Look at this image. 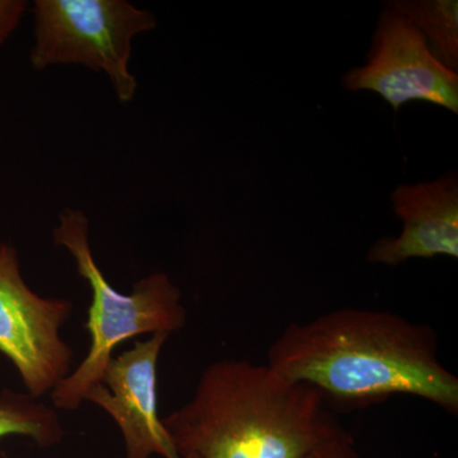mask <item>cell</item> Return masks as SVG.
<instances>
[{"label":"cell","mask_w":458,"mask_h":458,"mask_svg":"<svg viewBox=\"0 0 458 458\" xmlns=\"http://www.w3.org/2000/svg\"><path fill=\"white\" fill-rule=\"evenodd\" d=\"M22 436L42 448L62 441L64 429L50 406L35 403L30 394L5 391L0 396V438Z\"/></svg>","instance_id":"obj_10"},{"label":"cell","mask_w":458,"mask_h":458,"mask_svg":"<svg viewBox=\"0 0 458 458\" xmlns=\"http://www.w3.org/2000/svg\"><path fill=\"white\" fill-rule=\"evenodd\" d=\"M349 90L378 93L394 111L409 101H426L458 113V74L441 64L426 38L403 14L385 8L367 64L343 78Z\"/></svg>","instance_id":"obj_6"},{"label":"cell","mask_w":458,"mask_h":458,"mask_svg":"<svg viewBox=\"0 0 458 458\" xmlns=\"http://www.w3.org/2000/svg\"><path fill=\"white\" fill-rule=\"evenodd\" d=\"M267 364L312 386L330 406L361 409L409 394L458 414V378L439 360L436 331L399 313L340 309L292 322Z\"/></svg>","instance_id":"obj_1"},{"label":"cell","mask_w":458,"mask_h":458,"mask_svg":"<svg viewBox=\"0 0 458 458\" xmlns=\"http://www.w3.org/2000/svg\"><path fill=\"white\" fill-rule=\"evenodd\" d=\"M185 458H190V457H185Z\"/></svg>","instance_id":"obj_13"},{"label":"cell","mask_w":458,"mask_h":458,"mask_svg":"<svg viewBox=\"0 0 458 458\" xmlns=\"http://www.w3.org/2000/svg\"><path fill=\"white\" fill-rule=\"evenodd\" d=\"M32 14V69L83 66L106 75L120 104L134 101L132 44L156 29L152 12L128 0H36Z\"/></svg>","instance_id":"obj_4"},{"label":"cell","mask_w":458,"mask_h":458,"mask_svg":"<svg viewBox=\"0 0 458 458\" xmlns=\"http://www.w3.org/2000/svg\"><path fill=\"white\" fill-rule=\"evenodd\" d=\"M330 408L312 386L269 364L221 360L162 424L179 458H303L349 434Z\"/></svg>","instance_id":"obj_2"},{"label":"cell","mask_w":458,"mask_h":458,"mask_svg":"<svg viewBox=\"0 0 458 458\" xmlns=\"http://www.w3.org/2000/svg\"><path fill=\"white\" fill-rule=\"evenodd\" d=\"M403 222L397 237L370 247L367 260L396 267L410 259L458 258V181L454 174L432 182L401 185L391 195Z\"/></svg>","instance_id":"obj_8"},{"label":"cell","mask_w":458,"mask_h":458,"mask_svg":"<svg viewBox=\"0 0 458 458\" xmlns=\"http://www.w3.org/2000/svg\"><path fill=\"white\" fill-rule=\"evenodd\" d=\"M167 334H153L146 342L113 358L102 384L87 394L108 412L123 434L125 458H179L165 433L158 412L157 366Z\"/></svg>","instance_id":"obj_7"},{"label":"cell","mask_w":458,"mask_h":458,"mask_svg":"<svg viewBox=\"0 0 458 458\" xmlns=\"http://www.w3.org/2000/svg\"><path fill=\"white\" fill-rule=\"evenodd\" d=\"M53 241L64 247L87 280L92 293L89 319L84 327L90 336L89 354L82 363L51 391L54 408L75 410L87 394L102 384L105 370L120 344L141 334L167 335L186 325V309L181 291L165 273H152L134 283L131 293L116 291L93 258L89 221L80 209L65 208L53 229Z\"/></svg>","instance_id":"obj_3"},{"label":"cell","mask_w":458,"mask_h":458,"mask_svg":"<svg viewBox=\"0 0 458 458\" xmlns=\"http://www.w3.org/2000/svg\"><path fill=\"white\" fill-rule=\"evenodd\" d=\"M303 458H361L355 448L352 434L331 439L310 451Z\"/></svg>","instance_id":"obj_12"},{"label":"cell","mask_w":458,"mask_h":458,"mask_svg":"<svg viewBox=\"0 0 458 458\" xmlns=\"http://www.w3.org/2000/svg\"><path fill=\"white\" fill-rule=\"evenodd\" d=\"M386 7L403 14L426 38L433 56L450 71L458 66V3L456 0L391 2Z\"/></svg>","instance_id":"obj_9"},{"label":"cell","mask_w":458,"mask_h":458,"mask_svg":"<svg viewBox=\"0 0 458 458\" xmlns=\"http://www.w3.org/2000/svg\"><path fill=\"white\" fill-rule=\"evenodd\" d=\"M27 9L26 0H0V49L17 31Z\"/></svg>","instance_id":"obj_11"},{"label":"cell","mask_w":458,"mask_h":458,"mask_svg":"<svg viewBox=\"0 0 458 458\" xmlns=\"http://www.w3.org/2000/svg\"><path fill=\"white\" fill-rule=\"evenodd\" d=\"M64 298H44L27 285L16 247L0 243V352L16 367L30 396L51 393L72 373L74 352L60 336L73 312Z\"/></svg>","instance_id":"obj_5"}]
</instances>
